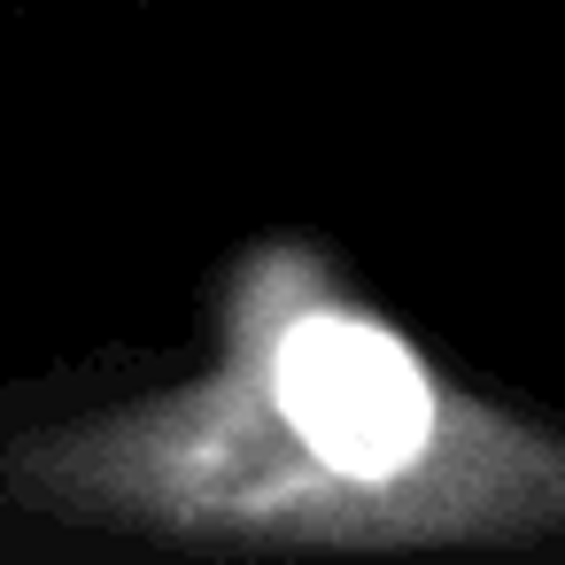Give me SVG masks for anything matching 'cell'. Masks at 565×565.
<instances>
[{
  "label": "cell",
  "mask_w": 565,
  "mask_h": 565,
  "mask_svg": "<svg viewBox=\"0 0 565 565\" xmlns=\"http://www.w3.org/2000/svg\"><path fill=\"white\" fill-rule=\"evenodd\" d=\"M17 488L109 526L326 557L565 550V426L449 380L310 248L241 271L217 356L132 411L47 434Z\"/></svg>",
  "instance_id": "obj_1"
},
{
  "label": "cell",
  "mask_w": 565,
  "mask_h": 565,
  "mask_svg": "<svg viewBox=\"0 0 565 565\" xmlns=\"http://www.w3.org/2000/svg\"><path fill=\"white\" fill-rule=\"evenodd\" d=\"M519 565H565V550H550V557H519Z\"/></svg>",
  "instance_id": "obj_2"
}]
</instances>
